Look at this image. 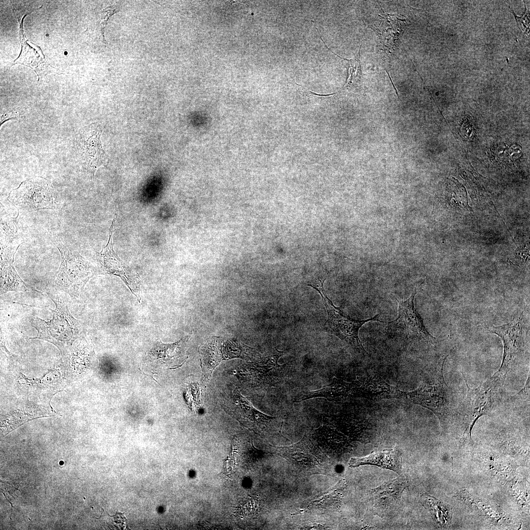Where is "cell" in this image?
Segmentation results:
<instances>
[{"label":"cell","instance_id":"obj_1","mask_svg":"<svg viewBox=\"0 0 530 530\" xmlns=\"http://www.w3.org/2000/svg\"><path fill=\"white\" fill-rule=\"evenodd\" d=\"M447 357L442 356L427 369L418 387L412 392H403L402 397L432 412L445 431L456 424L459 404L444 378L443 370Z\"/></svg>","mask_w":530,"mask_h":530},{"label":"cell","instance_id":"obj_2","mask_svg":"<svg viewBox=\"0 0 530 530\" xmlns=\"http://www.w3.org/2000/svg\"><path fill=\"white\" fill-rule=\"evenodd\" d=\"M507 374L498 370L478 386L468 388L465 398L459 403L456 424L461 429V443L473 444L472 434L477 420L499 409L504 400V387Z\"/></svg>","mask_w":530,"mask_h":530},{"label":"cell","instance_id":"obj_3","mask_svg":"<svg viewBox=\"0 0 530 530\" xmlns=\"http://www.w3.org/2000/svg\"><path fill=\"white\" fill-rule=\"evenodd\" d=\"M47 293L55 305L54 310L50 309L53 318L46 320L33 316L31 324L38 332L36 338L51 342L62 350L79 337L82 331V325L71 315L65 301L52 292Z\"/></svg>","mask_w":530,"mask_h":530},{"label":"cell","instance_id":"obj_4","mask_svg":"<svg viewBox=\"0 0 530 530\" xmlns=\"http://www.w3.org/2000/svg\"><path fill=\"white\" fill-rule=\"evenodd\" d=\"M61 256L58 271L50 282L71 296L79 297L84 286L96 273L94 266L78 251L62 241L54 243Z\"/></svg>","mask_w":530,"mask_h":530},{"label":"cell","instance_id":"obj_5","mask_svg":"<svg viewBox=\"0 0 530 530\" xmlns=\"http://www.w3.org/2000/svg\"><path fill=\"white\" fill-rule=\"evenodd\" d=\"M7 199L18 211L32 212L42 210H57L61 204L51 182L36 176L23 181L12 190Z\"/></svg>","mask_w":530,"mask_h":530},{"label":"cell","instance_id":"obj_6","mask_svg":"<svg viewBox=\"0 0 530 530\" xmlns=\"http://www.w3.org/2000/svg\"><path fill=\"white\" fill-rule=\"evenodd\" d=\"M325 280V279L322 282L319 280L320 286L308 285L319 292L326 309L328 318L324 324L325 328L358 353L364 355L367 354V352L359 339L358 332L362 325L369 321L381 322L379 319V314L365 320L352 319L345 316L342 307H336L327 297L323 287Z\"/></svg>","mask_w":530,"mask_h":530},{"label":"cell","instance_id":"obj_7","mask_svg":"<svg viewBox=\"0 0 530 530\" xmlns=\"http://www.w3.org/2000/svg\"><path fill=\"white\" fill-rule=\"evenodd\" d=\"M416 293L415 289L405 300L396 298L398 304V314L395 320L387 322L388 330L404 339H422L434 344L439 339L428 332L415 307L414 301Z\"/></svg>","mask_w":530,"mask_h":530},{"label":"cell","instance_id":"obj_8","mask_svg":"<svg viewBox=\"0 0 530 530\" xmlns=\"http://www.w3.org/2000/svg\"><path fill=\"white\" fill-rule=\"evenodd\" d=\"M102 128L92 123L81 129L77 134L76 146L83 170L94 177L98 168L108 163V157L101 141Z\"/></svg>","mask_w":530,"mask_h":530},{"label":"cell","instance_id":"obj_9","mask_svg":"<svg viewBox=\"0 0 530 530\" xmlns=\"http://www.w3.org/2000/svg\"><path fill=\"white\" fill-rule=\"evenodd\" d=\"M522 318H515L502 325L492 326L489 331L500 337L503 342L504 352L499 371L505 373L516 371L520 366L525 350V340L523 331Z\"/></svg>","mask_w":530,"mask_h":530},{"label":"cell","instance_id":"obj_10","mask_svg":"<svg viewBox=\"0 0 530 530\" xmlns=\"http://www.w3.org/2000/svg\"><path fill=\"white\" fill-rule=\"evenodd\" d=\"M222 406L240 424L257 433H263L275 419L255 409L238 390H234L224 399Z\"/></svg>","mask_w":530,"mask_h":530},{"label":"cell","instance_id":"obj_11","mask_svg":"<svg viewBox=\"0 0 530 530\" xmlns=\"http://www.w3.org/2000/svg\"><path fill=\"white\" fill-rule=\"evenodd\" d=\"M117 215V213L115 214L110 227L107 243L99 254L100 262L105 271L108 274L119 276L140 302V277L119 258L113 248L112 237Z\"/></svg>","mask_w":530,"mask_h":530},{"label":"cell","instance_id":"obj_12","mask_svg":"<svg viewBox=\"0 0 530 530\" xmlns=\"http://www.w3.org/2000/svg\"><path fill=\"white\" fill-rule=\"evenodd\" d=\"M21 244H0V294L10 291H35L19 276L13 265L15 254Z\"/></svg>","mask_w":530,"mask_h":530},{"label":"cell","instance_id":"obj_13","mask_svg":"<svg viewBox=\"0 0 530 530\" xmlns=\"http://www.w3.org/2000/svg\"><path fill=\"white\" fill-rule=\"evenodd\" d=\"M274 448L279 455L298 468L311 469L319 464L318 449L312 439L307 435L291 446Z\"/></svg>","mask_w":530,"mask_h":530},{"label":"cell","instance_id":"obj_14","mask_svg":"<svg viewBox=\"0 0 530 530\" xmlns=\"http://www.w3.org/2000/svg\"><path fill=\"white\" fill-rule=\"evenodd\" d=\"M283 353L277 350L272 355L265 358L260 356L255 362L251 363L248 370L253 382L257 385H271L278 382L284 375L285 366L278 364V360Z\"/></svg>","mask_w":530,"mask_h":530},{"label":"cell","instance_id":"obj_15","mask_svg":"<svg viewBox=\"0 0 530 530\" xmlns=\"http://www.w3.org/2000/svg\"><path fill=\"white\" fill-rule=\"evenodd\" d=\"M315 398H324L329 401L343 402L353 398H358L355 381L347 382L333 377L332 382L318 390L304 394L295 400L300 402Z\"/></svg>","mask_w":530,"mask_h":530},{"label":"cell","instance_id":"obj_16","mask_svg":"<svg viewBox=\"0 0 530 530\" xmlns=\"http://www.w3.org/2000/svg\"><path fill=\"white\" fill-rule=\"evenodd\" d=\"M348 465L355 468L362 465H373L380 468L391 470L400 475L402 469V456L397 448L373 451L362 457H352Z\"/></svg>","mask_w":530,"mask_h":530},{"label":"cell","instance_id":"obj_17","mask_svg":"<svg viewBox=\"0 0 530 530\" xmlns=\"http://www.w3.org/2000/svg\"><path fill=\"white\" fill-rule=\"evenodd\" d=\"M408 486V479L404 475L385 482L371 490V495L375 504L390 506L398 503L403 492Z\"/></svg>","mask_w":530,"mask_h":530},{"label":"cell","instance_id":"obj_18","mask_svg":"<svg viewBox=\"0 0 530 530\" xmlns=\"http://www.w3.org/2000/svg\"><path fill=\"white\" fill-rule=\"evenodd\" d=\"M455 497L462 500L478 514L493 523L503 524L509 522L507 515L498 505L474 496L466 490L460 491Z\"/></svg>","mask_w":530,"mask_h":530},{"label":"cell","instance_id":"obj_19","mask_svg":"<svg viewBox=\"0 0 530 530\" xmlns=\"http://www.w3.org/2000/svg\"><path fill=\"white\" fill-rule=\"evenodd\" d=\"M420 502L422 505L428 511L438 528L447 529L450 527L452 509L450 505L434 497L426 494L421 496Z\"/></svg>","mask_w":530,"mask_h":530},{"label":"cell","instance_id":"obj_20","mask_svg":"<svg viewBox=\"0 0 530 530\" xmlns=\"http://www.w3.org/2000/svg\"><path fill=\"white\" fill-rule=\"evenodd\" d=\"M219 338L214 337L207 341L200 348V360L205 379L208 380L212 373L223 360L220 353Z\"/></svg>","mask_w":530,"mask_h":530},{"label":"cell","instance_id":"obj_21","mask_svg":"<svg viewBox=\"0 0 530 530\" xmlns=\"http://www.w3.org/2000/svg\"><path fill=\"white\" fill-rule=\"evenodd\" d=\"M20 35L22 45V51L20 56L24 55L27 53L29 54L18 63L30 67L39 76L40 72L46 71V68L48 67L49 64L39 47L29 42L25 38L22 26H21Z\"/></svg>","mask_w":530,"mask_h":530},{"label":"cell","instance_id":"obj_22","mask_svg":"<svg viewBox=\"0 0 530 530\" xmlns=\"http://www.w3.org/2000/svg\"><path fill=\"white\" fill-rule=\"evenodd\" d=\"M17 218L11 217L0 203V244L23 243Z\"/></svg>","mask_w":530,"mask_h":530},{"label":"cell","instance_id":"obj_23","mask_svg":"<svg viewBox=\"0 0 530 530\" xmlns=\"http://www.w3.org/2000/svg\"><path fill=\"white\" fill-rule=\"evenodd\" d=\"M320 39L321 40H322V41L324 43L325 46L328 48V49H329L331 52H332V53L336 55L340 58L346 61L347 77L346 80V82L342 87V89L339 91V92H340L341 91L344 90L346 88H348L349 87L354 85L355 84H357L358 81H360V79L362 77V71L361 68L360 62L359 60L360 48L359 50V53L358 54V56H357V57L350 59H345L341 57V56H339L338 55L333 52L329 48L327 47V45H326L322 38H320Z\"/></svg>","mask_w":530,"mask_h":530},{"label":"cell","instance_id":"obj_24","mask_svg":"<svg viewBox=\"0 0 530 530\" xmlns=\"http://www.w3.org/2000/svg\"><path fill=\"white\" fill-rule=\"evenodd\" d=\"M118 10V8L117 7L110 6L104 9L101 13L99 25L102 36L105 41L104 30L106 25L109 17Z\"/></svg>","mask_w":530,"mask_h":530},{"label":"cell","instance_id":"obj_25","mask_svg":"<svg viewBox=\"0 0 530 530\" xmlns=\"http://www.w3.org/2000/svg\"><path fill=\"white\" fill-rule=\"evenodd\" d=\"M24 118L23 113H22V111L19 109H11L4 113H2L0 116V126H1L4 122L10 120H21Z\"/></svg>","mask_w":530,"mask_h":530},{"label":"cell","instance_id":"obj_26","mask_svg":"<svg viewBox=\"0 0 530 530\" xmlns=\"http://www.w3.org/2000/svg\"><path fill=\"white\" fill-rule=\"evenodd\" d=\"M109 515L113 518L114 523L116 528L119 529H124L126 528L128 520L125 516L124 512H120L117 509V512L115 515Z\"/></svg>","mask_w":530,"mask_h":530},{"label":"cell","instance_id":"obj_27","mask_svg":"<svg viewBox=\"0 0 530 530\" xmlns=\"http://www.w3.org/2000/svg\"><path fill=\"white\" fill-rule=\"evenodd\" d=\"M525 9H526V6H525ZM515 19L516 20L517 24H518L519 23V25H523V26L524 27V28H526L527 30H528V29L529 30V26H529V25H530L529 24H530V22H529V11H528V13H526V10L525 12V14L524 15V16L522 17H518L517 16H516V15H515ZM519 25H518V26Z\"/></svg>","mask_w":530,"mask_h":530}]
</instances>
